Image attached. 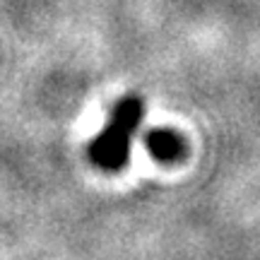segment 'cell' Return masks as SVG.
I'll list each match as a JSON object with an SVG mask.
<instances>
[{
  "label": "cell",
  "mask_w": 260,
  "mask_h": 260,
  "mask_svg": "<svg viewBox=\"0 0 260 260\" xmlns=\"http://www.w3.org/2000/svg\"><path fill=\"white\" fill-rule=\"evenodd\" d=\"M145 106L138 96H123L111 118L89 145V159L104 171H121L130 159V142L142 121Z\"/></svg>",
  "instance_id": "obj_1"
},
{
  "label": "cell",
  "mask_w": 260,
  "mask_h": 260,
  "mask_svg": "<svg viewBox=\"0 0 260 260\" xmlns=\"http://www.w3.org/2000/svg\"><path fill=\"white\" fill-rule=\"evenodd\" d=\"M147 149L149 154L157 161H161V164H176L186 154V142L174 130L159 128L147 135Z\"/></svg>",
  "instance_id": "obj_2"
}]
</instances>
